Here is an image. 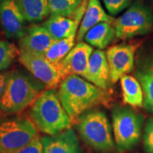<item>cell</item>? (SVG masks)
Instances as JSON below:
<instances>
[{"mask_svg": "<svg viewBox=\"0 0 153 153\" xmlns=\"http://www.w3.org/2000/svg\"><path fill=\"white\" fill-rule=\"evenodd\" d=\"M45 86L22 71L9 74L0 99V116L22 111L34 103Z\"/></svg>", "mask_w": 153, "mask_h": 153, "instance_id": "7a4b0ae2", "label": "cell"}, {"mask_svg": "<svg viewBox=\"0 0 153 153\" xmlns=\"http://www.w3.org/2000/svg\"><path fill=\"white\" fill-rule=\"evenodd\" d=\"M86 79L101 89L107 90L111 85L110 70L106 53L97 49L90 57Z\"/></svg>", "mask_w": 153, "mask_h": 153, "instance_id": "5bb4252c", "label": "cell"}, {"mask_svg": "<svg viewBox=\"0 0 153 153\" xmlns=\"http://www.w3.org/2000/svg\"><path fill=\"white\" fill-rule=\"evenodd\" d=\"M137 45L121 43L110 47L106 55L110 70L111 83H116L122 76L132 71Z\"/></svg>", "mask_w": 153, "mask_h": 153, "instance_id": "9c48e42d", "label": "cell"}, {"mask_svg": "<svg viewBox=\"0 0 153 153\" xmlns=\"http://www.w3.org/2000/svg\"><path fill=\"white\" fill-rule=\"evenodd\" d=\"M44 153H82L76 133L71 128L41 138Z\"/></svg>", "mask_w": 153, "mask_h": 153, "instance_id": "9a60e30c", "label": "cell"}, {"mask_svg": "<svg viewBox=\"0 0 153 153\" xmlns=\"http://www.w3.org/2000/svg\"><path fill=\"white\" fill-rule=\"evenodd\" d=\"M83 0H48L51 15L72 18Z\"/></svg>", "mask_w": 153, "mask_h": 153, "instance_id": "44dd1931", "label": "cell"}, {"mask_svg": "<svg viewBox=\"0 0 153 153\" xmlns=\"http://www.w3.org/2000/svg\"><path fill=\"white\" fill-rule=\"evenodd\" d=\"M112 24L108 22L97 24L85 34V41L99 50L106 48L116 37V30Z\"/></svg>", "mask_w": 153, "mask_h": 153, "instance_id": "e0dca14e", "label": "cell"}, {"mask_svg": "<svg viewBox=\"0 0 153 153\" xmlns=\"http://www.w3.org/2000/svg\"><path fill=\"white\" fill-rule=\"evenodd\" d=\"M76 34L65 39L55 41L48 49L44 56L55 65H58L74 46Z\"/></svg>", "mask_w": 153, "mask_h": 153, "instance_id": "ffe728a7", "label": "cell"}, {"mask_svg": "<svg viewBox=\"0 0 153 153\" xmlns=\"http://www.w3.org/2000/svg\"><path fill=\"white\" fill-rule=\"evenodd\" d=\"M115 20L116 19L105 12L99 0H89L87 8L77 31L76 41L78 43L81 42L88 30L99 23L108 22L114 24Z\"/></svg>", "mask_w": 153, "mask_h": 153, "instance_id": "2e32d148", "label": "cell"}, {"mask_svg": "<svg viewBox=\"0 0 153 153\" xmlns=\"http://www.w3.org/2000/svg\"><path fill=\"white\" fill-rule=\"evenodd\" d=\"M120 80L124 103L133 107L143 106V89L136 78L126 74Z\"/></svg>", "mask_w": 153, "mask_h": 153, "instance_id": "d6986e66", "label": "cell"}, {"mask_svg": "<svg viewBox=\"0 0 153 153\" xmlns=\"http://www.w3.org/2000/svg\"><path fill=\"white\" fill-rule=\"evenodd\" d=\"M94 50L90 45L79 42L58 65L64 78L75 74L86 79L89 60Z\"/></svg>", "mask_w": 153, "mask_h": 153, "instance_id": "30bf717a", "label": "cell"}, {"mask_svg": "<svg viewBox=\"0 0 153 153\" xmlns=\"http://www.w3.org/2000/svg\"><path fill=\"white\" fill-rule=\"evenodd\" d=\"M135 76L143 89V107L153 114V51L137 58Z\"/></svg>", "mask_w": 153, "mask_h": 153, "instance_id": "7c38bea8", "label": "cell"}, {"mask_svg": "<svg viewBox=\"0 0 153 153\" xmlns=\"http://www.w3.org/2000/svg\"><path fill=\"white\" fill-rule=\"evenodd\" d=\"M116 37L130 39L150 33L153 28V14L148 6L141 1L132 4L124 14L115 20Z\"/></svg>", "mask_w": 153, "mask_h": 153, "instance_id": "8992f818", "label": "cell"}, {"mask_svg": "<svg viewBox=\"0 0 153 153\" xmlns=\"http://www.w3.org/2000/svg\"><path fill=\"white\" fill-rule=\"evenodd\" d=\"M14 153H44L41 139L38 135L28 145Z\"/></svg>", "mask_w": 153, "mask_h": 153, "instance_id": "d4e9b609", "label": "cell"}, {"mask_svg": "<svg viewBox=\"0 0 153 153\" xmlns=\"http://www.w3.org/2000/svg\"><path fill=\"white\" fill-rule=\"evenodd\" d=\"M58 97L71 120L79 117L91 107L105 104L109 98L106 90L75 74L62 80Z\"/></svg>", "mask_w": 153, "mask_h": 153, "instance_id": "6da1fadb", "label": "cell"}, {"mask_svg": "<svg viewBox=\"0 0 153 153\" xmlns=\"http://www.w3.org/2000/svg\"><path fill=\"white\" fill-rule=\"evenodd\" d=\"M29 115L37 129L51 136L70 128L71 126V118L54 89H48L38 96Z\"/></svg>", "mask_w": 153, "mask_h": 153, "instance_id": "3957f363", "label": "cell"}, {"mask_svg": "<svg viewBox=\"0 0 153 153\" xmlns=\"http://www.w3.org/2000/svg\"><path fill=\"white\" fill-rule=\"evenodd\" d=\"M9 74L7 72H0V99L3 94L4 90L7 82V78H8Z\"/></svg>", "mask_w": 153, "mask_h": 153, "instance_id": "484cf974", "label": "cell"}, {"mask_svg": "<svg viewBox=\"0 0 153 153\" xmlns=\"http://www.w3.org/2000/svg\"><path fill=\"white\" fill-rule=\"evenodd\" d=\"M76 129L82 140L94 150L109 152L114 149L111 127L102 111L91 110L80 116Z\"/></svg>", "mask_w": 153, "mask_h": 153, "instance_id": "277c9868", "label": "cell"}, {"mask_svg": "<svg viewBox=\"0 0 153 153\" xmlns=\"http://www.w3.org/2000/svg\"><path fill=\"white\" fill-rule=\"evenodd\" d=\"M115 143L119 152L131 149L140 141L144 118L131 108L116 106L112 111Z\"/></svg>", "mask_w": 153, "mask_h": 153, "instance_id": "5b68a950", "label": "cell"}, {"mask_svg": "<svg viewBox=\"0 0 153 153\" xmlns=\"http://www.w3.org/2000/svg\"><path fill=\"white\" fill-rule=\"evenodd\" d=\"M15 0H0V26L7 38L23 37L27 28Z\"/></svg>", "mask_w": 153, "mask_h": 153, "instance_id": "8fae6325", "label": "cell"}, {"mask_svg": "<svg viewBox=\"0 0 153 153\" xmlns=\"http://www.w3.org/2000/svg\"><path fill=\"white\" fill-rule=\"evenodd\" d=\"M19 56L23 65L48 89H54L65 79L59 67L43 55L19 51Z\"/></svg>", "mask_w": 153, "mask_h": 153, "instance_id": "ba28073f", "label": "cell"}, {"mask_svg": "<svg viewBox=\"0 0 153 153\" xmlns=\"http://www.w3.org/2000/svg\"><path fill=\"white\" fill-rule=\"evenodd\" d=\"M143 145L147 152L153 153V118H149L145 124Z\"/></svg>", "mask_w": 153, "mask_h": 153, "instance_id": "cb8c5ba5", "label": "cell"}, {"mask_svg": "<svg viewBox=\"0 0 153 153\" xmlns=\"http://www.w3.org/2000/svg\"><path fill=\"white\" fill-rule=\"evenodd\" d=\"M107 11L111 16H116L131 4L132 0H103Z\"/></svg>", "mask_w": 153, "mask_h": 153, "instance_id": "603a6c76", "label": "cell"}, {"mask_svg": "<svg viewBox=\"0 0 153 153\" xmlns=\"http://www.w3.org/2000/svg\"><path fill=\"white\" fill-rule=\"evenodd\" d=\"M19 55V48L8 41H0V72L5 70Z\"/></svg>", "mask_w": 153, "mask_h": 153, "instance_id": "7402d4cb", "label": "cell"}, {"mask_svg": "<svg viewBox=\"0 0 153 153\" xmlns=\"http://www.w3.org/2000/svg\"><path fill=\"white\" fill-rule=\"evenodd\" d=\"M26 22L37 23L50 14L48 0H15Z\"/></svg>", "mask_w": 153, "mask_h": 153, "instance_id": "ac0fdd59", "label": "cell"}, {"mask_svg": "<svg viewBox=\"0 0 153 153\" xmlns=\"http://www.w3.org/2000/svg\"><path fill=\"white\" fill-rule=\"evenodd\" d=\"M38 135L33 122L25 118L0 120V153H14Z\"/></svg>", "mask_w": 153, "mask_h": 153, "instance_id": "52a82bcc", "label": "cell"}, {"mask_svg": "<svg viewBox=\"0 0 153 153\" xmlns=\"http://www.w3.org/2000/svg\"><path fill=\"white\" fill-rule=\"evenodd\" d=\"M55 41L43 25H34L19 39V51L44 55Z\"/></svg>", "mask_w": 153, "mask_h": 153, "instance_id": "4fadbf2b", "label": "cell"}]
</instances>
